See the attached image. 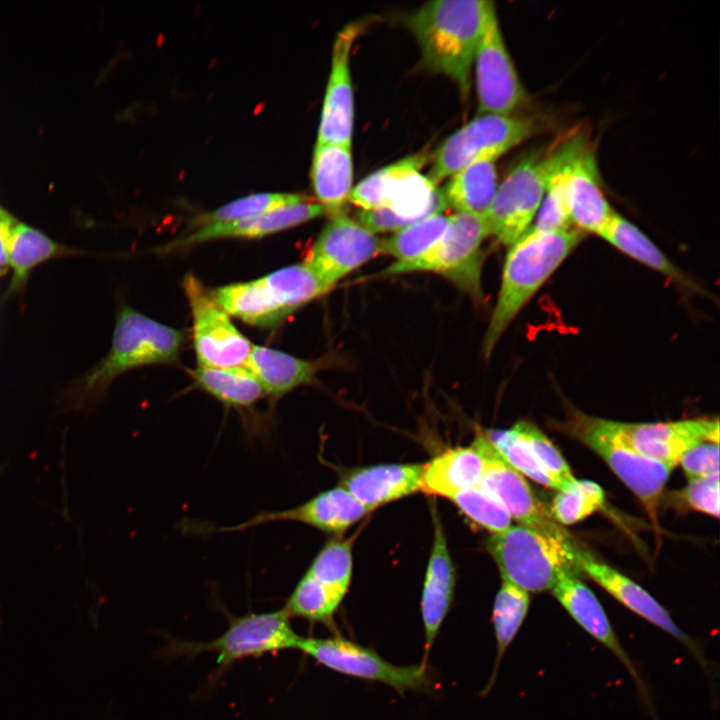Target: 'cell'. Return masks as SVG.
I'll use <instances>...</instances> for the list:
<instances>
[{"label":"cell","instance_id":"7402d4cb","mask_svg":"<svg viewBox=\"0 0 720 720\" xmlns=\"http://www.w3.org/2000/svg\"><path fill=\"white\" fill-rule=\"evenodd\" d=\"M433 528V545L420 602L425 640L424 655L421 661L423 664H427L434 641L451 609L456 586V570L447 547L441 521L435 509L433 510Z\"/></svg>","mask_w":720,"mask_h":720},{"label":"cell","instance_id":"74e56055","mask_svg":"<svg viewBox=\"0 0 720 720\" xmlns=\"http://www.w3.org/2000/svg\"><path fill=\"white\" fill-rule=\"evenodd\" d=\"M475 525L492 535L511 526V517L501 502L480 484L464 489L450 499Z\"/></svg>","mask_w":720,"mask_h":720},{"label":"cell","instance_id":"1f68e13d","mask_svg":"<svg viewBox=\"0 0 720 720\" xmlns=\"http://www.w3.org/2000/svg\"><path fill=\"white\" fill-rule=\"evenodd\" d=\"M197 386L223 405L249 410L266 393L258 379L246 367L209 368L198 366L192 372Z\"/></svg>","mask_w":720,"mask_h":720},{"label":"cell","instance_id":"ba28073f","mask_svg":"<svg viewBox=\"0 0 720 720\" xmlns=\"http://www.w3.org/2000/svg\"><path fill=\"white\" fill-rule=\"evenodd\" d=\"M488 235L484 214L456 213L434 245L415 258L393 262L383 274L435 272L481 301L482 244Z\"/></svg>","mask_w":720,"mask_h":720},{"label":"cell","instance_id":"e575fe53","mask_svg":"<svg viewBox=\"0 0 720 720\" xmlns=\"http://www.w3.org/2000/svg\"><path fill=\"white\" fill-rule=\"evenodd\" d=\"M344 597L322 585L306 573L296 584L283 609L290 618L333 626V617Z\"/></svg>","mask_w":720,"mask_h":720},{"label":"cell","instance_id":"4dcf8cb0","mask_svg":"<svg viewBox=\"0 0 720 720\" xmlns=\"http://www.w3.org/2000/svg\"><path fill=\"white\" fill-rule=\"evenodd\" d=\"M74 253L79 252L60 245L33 227L17 222L9 250V268L12 270V277L7 295L20 291L25 286L30 272L39 264Z\"/></svg>","mask_w":720,"mask_h":720},{"label":"cell","instance_id":"30bf717a","mask_svg":"<svg viewBox=\"0 0 720 720\" xmlns=\"http://www.w3.org/2000/svg\"><path fill=\"white\" fill-rule=\"evenodd\" d=\"M566 426L639 498L656 525L658 507L672 469L627 446L610 432L603 418L575 413Z\"/></svg>","mask_w":720,"mask_h":720},{"label":"cell","instance_id":"cb8c5ba5","mask_svg":"<svg viewBox=\"0 0 720 720\" xmlns=\"http://www.w3.org/2000/svg\"><path fill=\"white\" fill-rule=\"evenodd\" d=\"M324 213L322 206L312 200L288 205L250 218L197 227L192 233L167 245L165 250L219 238H259L305 223Z\"/></svg>","mask_w":720,"mask_h":720},{"label":"cell","instance_id":"7bdbcfd3","mask_svg":"<svg viewBox=\"0 0 720 720\" xmlns=\"http://www.w3.org/2000/svg\"><path fill=\"white\" fill-rule=\"evenodd\" d=\"M679 464L689 480L719 475V442L705 441L691 447Z\"/></svg>","mask_w":720,"mask_h":720},{"label":"cell","instance_id":"8992f818","mask_svg":"<svg viewBox=\"0 0 720 720\" xmlns=\"http://www.w3.org/2000/svg\"><path fill=\"white\" fill-rule=\"evenodd\" d=\"M290 619L283 607L270 612L229 617L227 629L208 642L168 637L160 650V657L168 661L215 653L217 667L213 681H216L240 660L297 649L301 636L293 630Z\"/></svg>","mask_w":720,"mask_h":720},{"label":"cell","instance_id":"5bb4252c","mask_svg":"<svg viewBox=\"0 0 720 720\" xmlns=\"http://www.w3.org/2000/svg\"><path fill=\"white\" fill-rule=\"evenodd\" d=\"M479 114L512 115L528 94L506 47L494 3L487 1L475 59Z\"/></svg>","mask_w":720,"mask_h":720},{"label":"cell","instance_id":"b9f144b4","mask_svg":"<svg viewBox=\"0 0 720 720\" xmlns=\"http://www.w3.org/2000/svg\"><path fill=\"white\" fill-rule=\"evenodd\" d=\"M512 428L522 438L541 467L561 483L564 489L575 482L576 479L562 454L534 423L520 420Z\"/></svg>","mask_w":720,"mask_h":720},{"label":"cell","instance_id":"8d00e7d4","mask_svg":"<svg viewBox=\"0 0 720 720\" xmlns=\"http://www.w3.org/2000/svg\"><path fill=\"white\" fill-rule=\"evenodd\" d=\"M310 200V197L297 193H254L198 216L195 226L200 227L213 223L250 218L284 206Z\"/></svg>","mask_w":720,"mask_h":720},{"label":"cell","instance_id":"d6a6232c","mask_svg":"<svg viewBox=\"0 0 720 720\" xmlns=\"http://www.w3.org/2000/svg\"><path fill=\"white\" fill-rule=\"evenodd\" d=\"M529 593L502 580L495 596L492 609V625L496 640V655L492 675L485 693L495 683L498 669L510 644L518 634L529 610Z\"/></svg>","mask_w":720,"mask_h":720},{"label":"cell","instance_id":"ee69618b","mask_svg":"<svg viewBox=\"0 0 720 720\" xmlns=\"http://www.w3.org/2000/svg\"><path fill=\"white\" fill-rule=\"evenodd\" d=\"M680 498L690 509L718 518L719 475L689 480Z\"/></svg>","mask_w":720,"mask_h":720},{"label":"cell","instance_id":"ab89813d","mask_svg":"<svg viewBox=\"0 0 720 720\" xmlns=\"http://www.w3.org/2000/svg\"><path fill=\"white\" fill-rule=\"evenodd\" d=\"M605 503L603 489L590 480H575L552 501L550 515L563 525L575 524L600 510Z\"/></svg>","mask_w":720,"mask_h":720},{"label":"cell","instance_id":"f546056e","mask_svg":"<svg viewBox=\"0 0 720 720\" xmlns=\"http://www.w3.org/2000/svg\"><path fill=\"white\" fill-rule=\"evenodd\" d=\"M495 161L481 159L450 176L442 189L446 205L457 213L484 214L498 188Z\"/></svg>","mask_w":720,"mask_h":720},{"label":"cell","instance_id":"f35d334b","mask_svg":"<svg viewBox=\"0 0 720 720\" xmlns=\"http://www.w3.org/2000/svg\"><path fill=\"white\" fill-rule=\"evenodd\" d=\"M498 453L519 473L533 481L558 492L564 486L551 477L538 463L522 438L513 429H492L483 432Z\"/></svg>","mask_w":720,"mask_h":720},{"label":"cell","instance_id":"d6986e66","mask_svg":"<svg viewBox=\"0 0 720 720\" xmlns=\"http://www.w3.org/2000/svg\"><path fill=\"white\" fill-rule=\"evenodd\" d=\"M379 238L346 215L333 217L313 244L305 264L330 286L381 252Z\"/></svg>","mask_w":720,"mask_h":720},{"label":"cell","instance_id":"603a6c76","mask_svg":"<svg viewBox=\"0 0 720 720\" xmlns=\"http://www.w3.org/2000/svg\"><path fill=\"white\" fill-rule=\"evenodd\" d=\"M551 590L574 621L621 661L634 678L643 699L647 701L648 696L641 677L620 644L602 605L589 587L576 575H564Z\"/></svg>","mask_w":720,"mask_h":720},{"label":"cell","instance_id":"4316f807","mask_svg":"<svg viewBox=\"0 0 720 720\" xmlns=\"http://www.w3.org/2000/svg\"><path fill=\"white\" fill-rule=\"evenodd\" d=\"M243 366L258 379L266 396L277 401L295 388L311 383L321 364L253 345Z\"/></svg>","mask_w":720,"mask_h":720},{"label":"cell","instance_id":"5b68a950","mask_svg":"<svg viewBox=\"0 0 720 720\" xmlns=\"http://www.w3.org/2000/svg\"><path fill=\"white\" fill-rule=\"evenodd\" d=\"M181 331L123 306L107 355L80 381L78 404L100 395L120 374L150 364L174 362L183 344Z\"/></svg>","mask_w":720,"mask_h":720},{"label":"cell","instance_id":"ffe728a7","mask_svg":"<svg viewBox=\"0 0 720 720\" xmlns=\"http://www.w3.org/2000/svg\"><path fill=\"white\" fill-rule=\"evenodd\" d=\"M361 29V23H350L338 32L334 41L331 70L318 130L319 143L351 147L354 101L349 62L351 47Z\"/></svg>","mask_w":720,"mask_h":720},{"label":"cell","instance_id":"52a82bcc","mask_svg":"<svg viewBox=\"0 0 720 720\" xmlns=\"http://www.w3.org/2000/svg\"><path fill=\"white\" fill-rule=\"evenodd\" d=\"M426 152L408 156L365 177L353 189L350 202L361 210L386 207L407 226L447 207L442 190L419 170Z\"/></svg>","mask_w":720,"mask_h":720},{"label":"cell","instance_id":"7c38bea8","mask_svg":"<svg viewBox=\"0 0 720 720\" xmlns=\"http://www.w3.org/2000/svg\"><path fill=\"white\" fill-rule=\"evenodd\" d=\"M550 158L559 169L572 225L600 236L616 213L602 190L592 144L583 133L568 135Z\"/></svg>","mask_w":720,"mask_h":720},{"label":"cell","instance_id":"60d3db41","mask_svg":"<svg viewBox=\"0 0 720 720\" xmlns=\"http://www.w3.org/2000/svg\"><path fill=\"white\" fill-rule=\"evenodd\" d=\"M546 156L548 169L545 192L530 229L539 231L569 229L574 226L567 207L562 175L551 160L549 152Z\"/></svg>","mask_w":720,"mask_h":720},{"label":"cell","instance_id":"9c48e42d","mask_svg":"<svg viewBox=\"0 0 720 720\" xmlns=\"http://www.w3.org/2000/svg\"><path fill=\"white\" fill-rule=\"evenodd\" d=\"M539 129L529 116L478 114L438 147L427 177L437 185L475 161L497 160Z\"/></svg>","mask_w":720,"mask_h":720},{"label":"cell","instance_id":"4fadbf2b","mask_svg":"<svg viewBox=\"0 0 720 720\" xmlns=\"http://www.w3.org/2000/svg\"><path fill=\"white\" fill-rule=\"evenodd\" d=\"M547 169L545 153L529 155L509 171L484 213L489 235L511 246L530 230L545 192Z\"/></svg>","mask_w":720,"mask_h":720},{"label":"cell","instance_id":"d590c367","mask_svg":"<svg viewBox=\"0 0 720 720\" xmlns=\"http://www.w3.org/2000/svg\"><path fill=\"white\" fill-rule=\"evenodd\" d=\"M450 216L437 214L396 231L382 241L381 252L396 261L415 258L434 245L446 232Z\"/></svg>","mask_w":720,"mask_h":720},{"label":"cell","instance_id":"3957f363","mask_svg":"<svg viewBox=\"0 0 720 720\" xmlns=\"http://www.w3.org/2000/svg\"><path fill=\"white\" fill-rule=\"evenodd\" d=\"M330 289L332 286L301 263L256 280L219 287L211 294L228 315L253 326L271 328Z\"/></svg>","mask_w":720,"mask_h":720},{"label":"cell","instance_id":"6da1fadb","mask_svg":"<svg viewBox=\"0 0 720 720\" xmlns=\"http://www.w3.org/2000/svg\"><path fill=\"white\" fill-rule=\"evenodd\" d=\"M585 235L575 227L557 231L530 229L510 246L497 302L483 341L486 359L510 323Z\"/></svg>","mask_w":720,"mask_h":720},{"label":"cell","instance_id":"e0dca14e","mask_svg":"<svg viewBox=\"0 0 720 720\" xmlns=\"http://www.w3.org/2000/svg\"><path fill=\"white\" fill-rule=\"evenodd\" d=\"M472 446L483 458L480 485L501 502L511 518L541 533L571 538L538 502L524 476L498 453L483 432L477 434Z\"/></svg>","mask_w":720,"mask_h":720},{"label":"cell","instance_id":"836d02e7","mask_svg":"<svg viewBox=\"0 0 720 720\" xmlns=\"http://www.w3.org/2000/svg\"><path fill=\"white\" fill-rule=\"evenodd\" d=\"M356 534L329 539L312 560L306 574L345 597L352 578V547Z\"/></svg>","mask_w":720,"mask_h":720},{"label":"cell","instance_id":"44dd1931","mask_svg":"<svg viewBox=\"0 0 720 720\" xmlns=\"http://www.w3.org/2000/svg\"><path fill=\"white\" fill-rule=\"evenodd\" d=\"M580 570L592 578L626 608L676 638L705 664L700 648L677 627L666 609L645 589L611 566L594 559L580 546L576 552Z\"/></svg>","mask_w":720,"mask_h":720},{"label":"cell","instance_id":"7a4b0ae2","mask_svg":"<svg viewBox=\"0 0 720 720\" xmlns=\"http://www.w3.org/2000/svg\"><path fill=\"white\" fill-rule=\"evenodd\" d=\"M486 6V0H437L426 3L408 19L424 65L451 78L464 96L471 86Z\"/></svg>","mask_w":720,"mask_h":720},{"label":"cell","instance_id":"f1b7e54d","mask_svg":"<svg viewBox=\"0 0 720 720\" xmlns=\"http://www.w3.org/2000/svg\"><path fill=\"white\" fill-rule=\"evenodd\" d=\"M483 466L482 456L472 445L448 449L424 464L420 490L451 499L480 484Z\"/></svg>","mask_w":720,"mask_h":720},{"label":"cell","instance_id":"f6af8a7d","mask_svg":"<svg viewBox=\"0 0 720 720\" xmlns=\"http://www.w3.org/2000/svg\"><path fill=\"white\" fill-rule=\"evenodd\" d=\"M16 223L15 218L0 207V276L9 269V250Z\"/></svg>","mask_w":720,"mask_h":720},{"label":"cell","instance_id":"83f0119b","mask_svg":"<svg viewBox=\"0 0 720 720\" xmlns=\"http://www.w3.org/2000/svg\"><path fill=\"white\" fill-rule=\"evenodd\" d=\"M600 237L625 255L670 279L680 288L688 292L704 293L702 287L671 262L639 228L617 212Z\"/></svg>","mask_w":720,"mask_h":720},{"label":"cell","instance_id":"ac0fdd59","mask_svg":"<svg viewBox=\"0 0 720 720\" xmlns=\"http://www.w3.org/2000/svg\"><path fill=\"white\" fill-rule=\"evenodd\" d=\"M371 510L341 486L325 490L308 501L283 510L260 511L245 521L231 526L202 528L211 533L242 532L274 522H297L320 531L342 535L350 526Z\"/></svg>","mask_w":720,"mask_h":720},{"label":"cell","instance_id":"8fae6325","mask_svg":"<svg viewBox=\"0 0 720 720\" xmlns=\"http://www.w3.org/2000/svg\"><path fill=\"white\" fill-rule=\"evenodd\" d=\"M297 650L332 671L384 684L401 695L426 692L434 684L433 673L427 664L397 666L375 650L340 635L300 637Z\"/></svg>","mask_w":720,"mask_h":720},{"label":"cell","instance_id":"484cf974","mask_svg":"<svg viewBox=\"0 0 720 720\" xmlns=\"http://www.w3.org/2000/svg\"><path fill=\"white\" fill-rule=\"evenodd\" d=\"M351 147L316 142L311 167L315 195L331 218L345 215L352 192Z\"/></svg>","mask_w":720,"mask_h":720},{"label":"cell","instance_id":"d4e9b609","mask_svg":"<svg viewBox=\"0 0 720 720\" xmlns=\"http://www.w3.org/2000/svg\"><path fill=\"white\" fill-rule=\"evenodd\" d=\"M423 469L421 464L358 467L342 473L340 486L373 511L420 490Z\"/></svg>","mask_w":720,"mask_h":720},{"label":"cell","instance_id":"277c9868","mask_svg":"<svg viewBox=\"0 0 720 720\" xmlns=\"http://www.w3.org/2000/svg\"><path fill=\"white\" fill-rule=\"evenodd\" d=\"M485 545L502 580L527 593L551 590L562 576H577L581 571L576 555L579 546L572 538H557L518 524L492 535Z\"/></svg>","mask_w":720,"mask_h":720},{"label":"cell","instance_id":"9a60e30c","mask_svg":"<svg viewBox=\"0 0 720 720\" xmlns=\"http://www.w3.org/2000/svg\"><path fill=\"white\" fill-rule=\"evenodd\" d=\"M183 287L191 308L193 343L199 366H243L253 346L250 341L238 331L211 291L195 275L187 274Z\"/></svg>","mask_w":720,"mask_h":720},{"label":"cell","instance_id":"2e32d148","mask_svg":"<svg viewBox=\"0 0 720 720\" xmlns=\"http://www.w3.org/2000/svg\"><path fill=\"white\" fill-rule=\"evenodd\" d=\"M606 427L637 453L673 468L691 447L705 441L719 442L717 418L669 422L628 423L604 419Z\"/></svg>","mask_w":720,"mask_h":720}]
</instances>
